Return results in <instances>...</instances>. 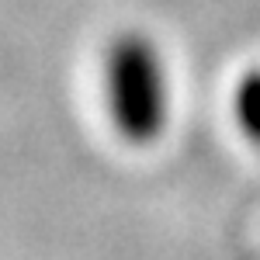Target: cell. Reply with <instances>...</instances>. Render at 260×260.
I'll list each match as a JSON object with an SVG mask.
<instances>
[{"instance_id": "obj_2", "label": "cell", "mask_w": 260, "mask_h": 260, "mask_svg": "<svg viewBox=\"0 0 260 260\" xmlns=\"http://www.w3.org/2000/svg\"><path fill=\"white\" fill-rule=\"evenodd\" d=\"M233 118L243 139L260 146V70H246L233 87Z\"/></svg>"}, {"instance_id": "obj_1", "label": "cell", "mask_w": 260, "mask_h": 260, "mask_svg": "<svg viewBox=\"0 0 260 260\" xmlns=\"http://www.w3.org/2000/svg\"><path fill=\"white\" fill-rule=\"evenodd\" d=\"M104 111L125 142L149 146L170 121V77L160 45L146 31H118L101 56Z\"/></svg>"}]
</instances>
